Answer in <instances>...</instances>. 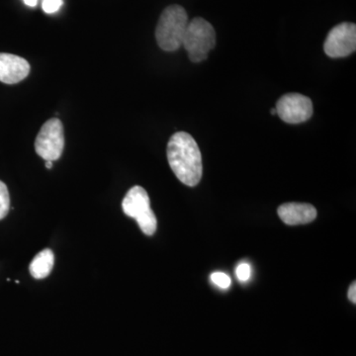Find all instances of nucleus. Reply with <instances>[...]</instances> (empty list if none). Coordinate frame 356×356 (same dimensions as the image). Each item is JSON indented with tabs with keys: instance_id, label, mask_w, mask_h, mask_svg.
<instances>
[{
	"instance_id": "nucleus-16",
	"label": "nucleus",
	"mask_w": 356,
	"mask_h": 356,
	"mask_svg": "<svg viewBox=\"0 0 356 356\" xmlns=\"http://www.w3.org/2000/svg\"><path fill=\"white\" fill-rule=\"evenodd\" d=\"M38 1L39 0H23L26 6L29 7H36Z\"/></svg>"
},
{
	"instance_id": "nucleus-11",
	"label": "nucleus",
	"mask_w": 356,
	"mask_h": 356,
	"mask_svg": "<svg viewBox=\"0 0 356 356\" xmlns=\"http://www.w3.org/2000/svg\"><path fill=\"white\" fill-rule=\"evenodd\" d=\"M10 209V197L6 184L0 181V220L4 219Z\"/></svg>"
},
{
	"instance_id": "nucleus-14",
	"label": "nucleus",
	"mask_w": 356,
	"mask_h": 356,
	"mask_svg": "<svg viewBox=\"0 0 356 356\" xmlns=\"http://www.w3.org/2000/svg\"><path fill=\"white\" fill-rule=\"evenodd\" d=\"M236 274L238 280L243 281V282L250 280V274H252L250 264H241L240 266L236 267Z\"/></svg>"
},
{
	"instance_id": "nucleus-10",
	"label": "nucleus",
	"mask_w": 356,
	"mask_h": 356,
	"mask_svg": "<svg viewBox=\"0 0 356 356\" xmlns=\"http://www.w3.org/2000/svg\"><path fill=\"white\" fill-rule=\"evenodd\" d=\"M55 262V255L50 248L40 252L30 264V273L35 280H44L50 275Z\"/></svg>"
},
{
	"instance_id": "nucleus-8",
	"label": "nucleus",
	"mask_w": 356,
	"mask_h": 356,
	"mask_svg": "<svg viewBox=\"0 0 356 356\" xmlns=\"http://www.w3.org/2000/svg\"><path fill=\"white\" fill-rule=\"evenodd\" d=\"M30 65L25 58L13 54L0 53V81L6 84L20 83L28 76Z\"/></svg>"
},
{
	"instance_id": "nucleus-12",
	"label": "nucleus",
	"mask_w": 356,
	"mask_h": 356,
	"mask_svg": "<svg viewBox=\"0 0 356 356\" xmlns=\"http://www.w3.org/2000/svg\"><path fill=\"white\" fill-rule=\"evenodd\" d=\"M211 280L215 285L222 288V289H228L232 284L231 278L224 273H214L211 274Z\"/></svg>"
},
{
	"instance_id": "nucleus-6",
	"label": "nucleus",
	"mask_w": 356,
	"mask_h": 356,
	"mask_svg": "<svg viewBox=\"0 0 356 356\" xmlns=\"http://www.w3.org/2000/svg\"><path fill=\"white\" fill-rule=\"evenodd\" d=\"M325 53L330 58L348 57L356 50V25L343 22L332 28L324 44Z\"/></svg>"
},
{
	"instance_id": "nucleus-3",
	"label": "nucleus",
	"mask_w": 356,
	"mask_h": 356,
	"mask_svg": "<svg viewBox=\"0 0 356 356\" xmlns=\"http://www.w3.org/2000/svg\"><path fill=\"white\" fill-rule=\"evenodd\" d=\"M216 44L214 27L203 18L189 21L185 31L182 47L188 53L192 63H202Z\"/></svg>"
},
{
	"instance_id": "nucleus-13",
	"label": "nucleus",
	"mask_w": 356,
	"mask_h": 356,
	"mask_svg": "<svg viewBox=\"0 0 356 356\" xmlns=\"http://www.w3.org/2000/svg\"><path fill=\"white\" fill-rule=\"evenodd\" d=\"M64 0H42V9L47 14H54L60 10Z\"/></svg>"
},
{
	"instance_id": "nucleus-17",
	"label": "nucleus",
	"mask_w": 356,
	"mask_h": 356,
	"mask_svg": "<svg viewBox=\"0 0 356 356\" xmlns=\"http://www.w3.org/2000/svg\"><path fill=\"white\" fill-rule=\"evenodd\" d=\"M46 168H48V170H51V168H53V161H46Z\"/></svg>"
},
{
	"instance_id": "nucleus-9",
	"label": "nucleus",
	"mask_w": 356,
	"mask_h": 356,
	"mask_svg": "<svg viewBox=\"0 0 356 356\" xmlns=\"http://www.w3.org/2000/svg\"><path fill=\"white\" fill-rule=\"evenodd\" d=\"M278 216L289 226L305 225L317 218V210L311 204L286 203L278 208Z\"/></svg>"
},
{
	"instance_id": "nucleus-18",
	"label": "nucleus",
	"mask_w": 356,
	"mask_h": 356,
	"mask_svg": "<svg viewBox=\"0 0 356 356\" xmlns=\"http://www.w3.org/2000/svg\"><path fill=\"white\" fill-rule=\"evenodd\" d=\"M270 113L273 114V115H277V113H276V109L275 108H273L270 110Z\"/></svg>"
},
{
	"instance_id": "nucleus-5",
	"label": "nucleus",
	"mask_w": 356,
	"mask_h": 356,
	"mask_svg": "<svg viewBox=\"0 0 356 356\" xmlns=\"http://www.w3.org/2000/svg\"><path fill=\"white\" fill-rule=\"evenodd\" d=\"M64 126L60 119H50L42 126L35 140V149L44 161H57L64 152Z\"/></svg>"
},
{
	"instance_id": "nucleus-1",
	"label": "nucleus",
	"mask_w": 356,
	"mask_h": 356,
	"mask_svg": "<svg viewBox=\"0 0 356 356\" xmlns=\"http://www.w3.org/2000/svg\"><path fill=\"white\" fill-rule=\"evenodd\" d=\"M168 161L175 177L187 186H196L203 175L202 156L197 143L186 132L173 134L168 140Z\"/></svg>"
},
{
	"instance_id": "nucleus-4",
	"label": "nucleus",
	"mask_w": 356,
	"mask_h": 356,
	"mask_svg": "<svg viewBox=\"0 0 356 356\" xmlns=\"http://www.w3.org/2000/svg\"><path fill=\"white\" fill-rule=\"evenodd\" d=\"M122 208L127 216L137 221L145 235L153 236L156 233L158 221L152 210L149 195L143 187H132L124 197Z\"/></svg>"
},
{
	"instance_id": "nucleus-7",
	"label": "nucleus",
	"mask_w": 356,
	"mask_h": 356,
	"mask_svg": "<svg viewBox=\"0 0 356 356\" xmlns=\"http://www.w3.org/2000/svg\"><path fill=\"white\" fill-rule=\"evenodd\" d=\"M276 113L288 124L303 123L313 115V102L300 93H287L276 103Z\"/></svg>"
},
{
	"instance_id": "nucleus-15",
	"label": "nucleus",
	"mask_w": 356,
	"mask_h": 356,
	"mask_svg": "<svg viewBox=\"0 0 356 356\" xmlns=\"http://www.w3.org/2000/svg\"><path fill=\"white\" fill-rule=\"evenodd\" d=\"M348 299H350V302H353V304H356V283L353 282V284L350 285V289H348Z\"/></svg>"
},
{
	"instance_id": "nucleus-2",
	"label": "nucleus",
	"mask_w": 356,
	"mask_h": 356,
	"mask_svg": "<svg viewBox=\"0 0 356 356\" xmlns=\"http://www.w3.org/2000/svg\"><path fill=\"white\" fill-rule=\"evenodd\" d=\"M188 22V15L184 7H166L156 25V39L159 48L166 51H175L182 47Z\"/></svg>"
}]
</instances>
